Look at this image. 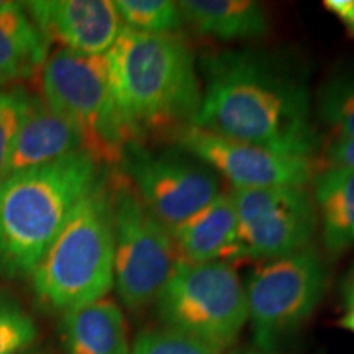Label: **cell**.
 Instances as JSON below:
<instances>
[{
	"label": "cell",
	"instance_id": "cell-7",
	"mask_svg": "<svg viewBox=\"0 0 354 354\" xmlns=\"http://www.w3.org/2000/svg\"><path fill=\"white\" fill-rule=\"evenodd\" d=\"M113 207V286L122 304L140 310L156 302L179 256L169 228L141 201L127 176L110 179Z\"/></svg>",
	"mask_w": 354,
	"mask_h": 354
},
{
	"label": "cell",
	"instance_id": "cell-20",
	"mask_svg": "<svg viewBox=\"0 0 354 354\" xmlns=\"http://www.w3.org/2000/svg\"><path fill=\"white\" fill-rule=\"evenodd\" d=\"M37 335L33 318L17 300L0 292V354H24Z\"/></svg>",
	"mask_w": 354,
	"mask_h": 354
},
{
	"label": "cell",
	"instance_id": "cell-16",
	"mask_svg": "<svg viewBox=\"0 0 354 354\" xmlns=\"http://www.w3.org/2000/svg\"><path fill=\"white\" fill-rule=\"evenodd\" d=\"M61 338L68 354H130L125 317L110 299L64 313Z\"/></svg>",
	"mask_w": 354,
	"mask_h": 354
},
{
	"label": "cell",
	"instance_id": "cell-3",
	"mask_svg": "<svg viewBox=\"0 0 354 354\" xmlns=\"http://www.w3.org/2000/svg\"><path fill=\"white\" fill-rule=\"evenodd\" d=\"M100 165L86 151L15 172L0 180V269L33 272L84 197L100 183Z\"/></svg>",
	"mask_w": 354,
	"mask_h": 354
},
{
	"label": "cell",
	"instance_id": "cell-28",
	"mask_svg": "<svg viewBox=\"0 0 354 354\" xmlns=\"http://www.w3.org/2000/svg\"><path fill=\"white\" fill-rule=\"evenodd\" d=\"M246 354H276L272 351H253V353H246Z\"/></svg>",
	"mask_w": 354,
	"mask_h": 354
},
{
	"label": "cell",
	"instance_id": "cell-14",
	"mask_svg": "<svg viewBox=\"0 0 354 354\" xmlns=\"http://www.w3.org/2000/svg\"><path fill=\"white\" fill-rule=\"evenodd\" d=\"M179 261L190 264H232L238 238V216L232 194L221 192L197 214L169 228Z\"/></svg>",
	"mask_w": 354,
	"mask_h": 354
},
{
	"label": "cell",
	"instance_id": "cell-11",
	"mask_svg": "<svg viewBox=\"0 0 354 354\" xmlns=\"http://www.w3.org/2000/svg\"><path fill=\"white\" fill-rule=\"evenodd\" d=\"M183 151L197 158L233 189L305 187L317 174L315 159L277 153L187 127L176 135Z\"/></svg>",
	"mask_w": 354,
	"mask_h": 354
},
{
	"label": "cell",
	"instance_id": "cell-26",
	"mask_svg": "<svg viewBox=\"0 0 354 354\" xmlns=\"http://www.w3.org/2000/svg\"><path fill=\"white\" fill-rule=\"evenodd\" d=\"M342 299L348 310L354 308V264L342 281Z\"/></svg>",
	"mask_w": 354,
	"mask_h": 354
},
{
	"label": "cell",
	"instance_id": "cell-5",
	"mask_svg": "<svg viewBox=\"0 0 354 354\" xmlns=\"http://www.w3.org/2000/svg\"><path fill=\"white\" fill-rule=\"evenodd\" d=\"M43 99L76 128L82 151L99 165H118L131 148L115 107L105 56L56 50L41 73Z\"/></svg>",
	"mask_w": 354,
	"mask_h": 354
},
{
	"label": "cell",
	"instance_id": "cell-17",
	"mask_svg": "<svg viewBox=\"0 0 354 354\" xmlns=\"http://www.w3.org/2000/svg\"><path fill=\"white\" fill-rule=\"evenodd\" d=\"M312 180L323 246L338 258L354 248V169L325 167Z\"/></svg>",
	"mask_w": 354,
	"mask_h": 354
},
{
	"label": "cell",
	"instance_id": "cell-23",
	"mask_svg": "<svg viewBox=\"0 0 354 354\" xmlns=\"http://www.w3.org/2000/svg\"><path fill=\"white\" fill-rule=\"evenodd\" d=\"M32 74V69L24 61L10 37L0 26V81L6 84L20 77H28Z\"/></svg>",
	"mask_w": 354,
	"mask_h": 354
},
{
	"label": "cell",
	"instance_id": "cell-8",
	"mask_svg": "<svg viewBox=\"0 0 354 354\" xmlns=\"http://www.w3.org/2000/svg\"><path fill=\"white\" fill-rule=\"evenodd\" d=\"M248 320L261 351H274L312 317L326 289V268L312 245L266 261L248 279Z\"/></svg>",
	"mask_w": 354,
	"mask_h": 354
},
{
	"label": "cell",
	"instance_id": "cell-12",
	"mask_svg": "<svg viewBox=\"0 0 354 354\" xmlns=\"http://www.w3.org/2000/svg\"><path fill=\"white\" fill-rule=\"evenodd\" d=\"M25 7L48 43L79 55L105 56L123 30L110 0H35Z\"/></svg>",
	"mask_w": 354,
	"mask_h": 354
},
{
	"label": "cell",
	"instance_id": "cell-15",
	"mask_svg": "<svg viewBox=\"0 0 354 354\" xmlns=\"http://www.w3.org/2000/svg\"><path fill=\"white\" fill-rule=\"evenodd\" d=\"M184 25L201 37L221 41H250L271 28L266 8L251 0H180Z\"/></svg>",
	"mask_w": 354,
	"mask_h": 354
},
{
	"label": "cell",
	"instance_id": "cell-30",
	"mask_svg": "<svg viewBox=\"0 0 354 354\" xmlns=\"http://www.w3.org/2000/svg\"><path fill=\"white\" fill-rule=\"evenodd\" d=\"M2 84H3V82H2V81H0V86H2Z\"/></svg>",
	"mask_w": 354,
	"mask_h": 354
},
{
	"label": "cell",
	"instance_id": "cell-18",
	"mask_svg": "<svg viewBox=\"0 0 354 354\" xmlns=\"http://www.w3.org/2000/svg\"><path fill=\"white\" fill-rule=\"evenodd\" d=\"M317 115L335 138H354V71L336 73L322 84Z\"/></svg>",
	"mask_w": 354,
	"mask_h": 354
},
{
	"label": "cell",
	"instance_id": "cell-6",
	"mask_svg": "<svg viewBox=\"0 0 354 354\" xmlns=\"http://www.w3.org/2000/svg\"><path fill=\"white\" fill-rule=\"evenodd\" d=\"M165 328L179 331L223 353L248 322L245 284L232 264H190L179 261L156 299Z\"/></svg>",
	"mask_w": 354,
	"mask_h": 354
},
{
	"label": "cell",
	"instance_id": "cell-19",
	"mask_svg": "<svg viewBox=\"0 0 354 354\" xmlns=\"http://www.w3.org/2000/svg\"><path fill=\"white\" fill-rule=\"evenodd\" d=\"M125 28L151 35H179L184 26L179 6L172 0H115Z\"/></svg>",
	"mask_w": 354,
	"mask_h": 354
},
{
	"label": "cell",
	"instance_id": "cell-1",
	"mask_svg": "<svg viewBox=\"0 0 354 354\" xmlns=\"http://www.w3.org/2000/svg\"><path fill=\"white\" fill-rule=\"evenodd\" d=\"M202 102L192 127L277 153L313 158L318 133L300 73L266 53L228 50L202 59Z\"/></svg>",
	"mask_w": 354,
	"mask_h": 354
},
{
	"label": "cell",
	"instance_id": "cell-21",
	"mask_svg": "<svg viewBox=\"0 0 354 354\" xmlns=\"http://www.w3.org/2000/svg\"><path fill=\"white\" fill-rule=\"evenodd\" d=\"M130 354H221L187 335L169 328L146 330L138 335Z\"/></svg>",
	"mask_w": 354,
	"mask_h": 354
},
{
	"label": "cell",
	"instance_id": "cell-22",
	"mask_svg": "<svg viewBox=\"0 0 354 354\" xmlns=\"http://www.w3.org/2000/svg\"><path fill=\"white\" fill-rule=\"evenodd\" d=\"M28 97L20 87L0 92V180L6 177L13 141L28 105Z\"/></svg>",
	"mask_w": 354,
	"mask_h": 354
},
{
	"label": "cell",
	"instance_id": "cell-10",
	"mask_svg": "<svg viewBox=\"0 0 354 354\" xmlns=\"http://www.w3.org/2000/svg\"><path fill=\"white\" fill-rule=\"evenodd\" d=\"M128 179L148 210L167 228L197 214L220 196V177L189 153L128 149Z\"/></svg>",
	"mask_w": 354,
	"mask_h": 354
},
{
	"label": "cell",
	"instance_id": "cell-2",
	"mask_svg": "<svg viewBox=\"0 0 354 354\" xmlns=\"http://www.w3.org/2000/svg\"><path fill=\"white\" fill-rule=\"evenodd\" d=\"M105 61L131 148L149 136L192 127L202 86L192 48L180 35L140 33L123 26Z\"/></svg>",
	"mask_w": 354,
	"mask_h": 354
},
{
	"label": "cell",
	"instance_id": "cell-24",
	"mask_svg": "<svg viewBox=\"0 0 354 354\" xmlns=\"http://www.w3.org/2000/svg\"><path fill=\"white\" fill-rule=\"evenodd\" d=\"M326 167L354 169V138H333L323 148Z\"/></svg>",
	"mask_w": 354,
	"mask_h": 354
},
{
	"label": "cell",
	"instance_id": "cell-27",
	"mask_svg": "<svg viewBox=\"0 0 354 354\" xmlns=\"http://www.w3.org/2000/svg\"><path fill=\"white\" fill-rule=\"evenodd\" d=\"M339 326H343L344 330L353 331V333H354V308L348 310L346 315H344L342 320H339Z\"/></svg>",
	"mask_w": 354,
	"mask_h": 354
},
{
	"label": "cell",
	"instance_id": "cell-29",
	"mask_svg": "<svg viewBox=\"0 0 354 354\" xmlns=\"http://www.w3.org/2000/svg\"><path fill=\"white\" fill-rule=\"evenodd\" d=\"M6 6H7V0H0V10H2Z\"/></svg>",
	"mask_w": 354,
	"mask_h": 354
},
{
	"label": "cell",
	"instance_id": "cell-13",
	"mask_svg": "<svg viewBox=\"0 0 354 354\" xmlns=\"http://www.w3.org/2000/svg\"><path fill=\"white\" fill-rule=\"evenodd\" d=\"M76 151H82L76 128L53 110L43 95H30L13 141L6 177L48 165Z\"/></svg>",
	"mask_w": 354,
	"mask_h": 354
},
{
	"label": "cell",
	"instance_id": "cell-25",
	"mask_svg": "<svg viewBox=\"0 0 354 354\" xmlns=\"http://www.w3.org/2000/svg\"><path fill=\"white\" fill-rule=\"evenodd\" d=\"M323 7L338 19L346 33L354 39V0H325Z\"/></svg>",
	"mask_w": 354,
	"mask_h": 354
},
{
	"label": "cell",
	"instance_id": "cell-4",
	"mask_svg": "<svg viewBox=\"0 0 354 354\" xmlns=\"http://www.w3.org/2000/svg\"><path fill=\"white\" fill-rule=\"evenodd\" d=\"M115 232L110 177L104 176L66 220L35 266V297L44 308L73 312L113 287Z\"/></svg>",
	"mask_w": 354,
	"mask_h": 354
},
{
	"label": "cell",
	"instance_id": "cell-9",
	"mask_svg": "<svg viewBox=\"0 0 354 354\" xmlns=\"http://www.w3.org/2000/svg\"><path fill=\"white\" fill-rule=\"evenodd\" d=\"M230 194L238 216L232 263H266L310 246L318 215L305 187L232 189Z\"/></svg>",
	"mask_w": 354,
	"mask_h": 354
}]
</instances>
